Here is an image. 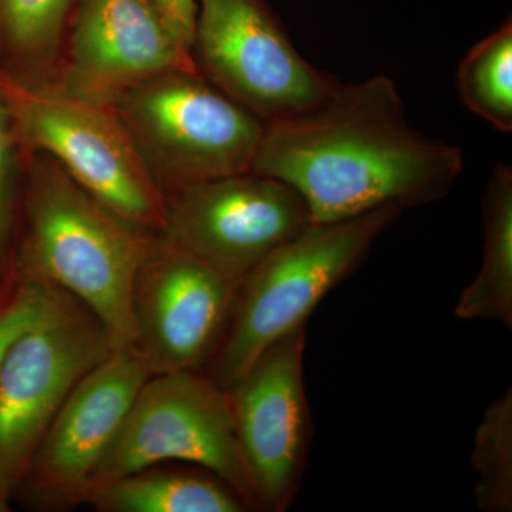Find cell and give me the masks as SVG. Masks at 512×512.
Returning a JSON list of instances; mask_svg holds the SVG:
<instances>
[{"instance_id":"1","label":"cell","mask_w":512,"mask_h":512,"mask_svg":"<svg viewBox=\"0 0 512 512\" xmlns=\"http://www.w3.org/2000/svg\"><path fill=\"white\" fill-rule=\"evenodd\" d=\"M301 195L312 222L349 220L446 197L464 170L460 148L409 123L392 79L343 83L318 109L265 124L252 165Z\"/></svg>"},{"instance_id":"2","label":"cell","mask_w":512,"mask_h":512,"mask_svg":"<svg viewBox=\"0 0 512 512\" xmlns=\"http://www.w3.org/2000/svg\"><path fill=\"white\" fill-rule=\"evenodd\" d=\"M25 158L18 276L70 293L116 348L134 345L131 289L156 232L111 211L46 154Z\"/></svg>"},{"instance_id":"3","label":"cell","mask_w":512,"mask_h":512,"mask_svg":"<svg viewBox=\"0 0 512 512\" xmlns=\"http://www.w3.org/2000/svg\"><path fill=\"white\" fill-rule=\"evenodd\" d=\"M402 212L384 207L349 220L312 222L266 256L242 278L227 328L202 372L229 389L265 350L306 325Z\"/></svg>"},{"instance_id":"4","label":"cell","mask_w":512,"mask_h":512,"mask_svg":"<svg viewBox=\"0 0 512 512\" xmlns=\"http://www.w3.org/2000/svg\"><path fill=\"white\" fill-rule=\"evenodd\" d=\"M165 197L252 170L265 124L195 67L141 83L113 104Z\"/></svg>"},{"instance_id":"5","label":"cell","mask_w":512,"mask_h":512,"mask_svg":"<svg viewBox=\"0 0 512 512\" xmlns=\"http://www.w3.org/2000/svg\"><path fill=\"white\" fill-rule=\"evenodd\" d=\"M0 89L23 150L53 158L124 220L160 231L165 195L114 107L25 86L2 70Z\"/></svg>"},{"instance_id":"6","label":"cell","mask_w":512,"mask_h":512,"mask_svg":"<svg viewBox=\"0 0 512 512\" xmlns=\"http://www.w3.org/2000/svg\"><path fill=\"white\" fill-rule=\"evenodd\" d=\"M114 349L89 308L47 284L45 308L10 346L0 372V478L13 495L60 407Z\"/></svg>"},{"instance_id":"7","label":"cell","mask_w":512,"mask_h":512,"mask_svg":"<svg viewBox=\"0 0 512 512\" xmlns=\"http://www.w3.org/2000/svg\"><path fill=\"white\" fill-rule=\"evenodd\" d=\"M191 57L264 124L318 109L342 84L298 52L266 0H197Z\"/></svg>"},{"instance_id":"8","label":"cell","mask_w":512,"mask_h":512,"mask_svg":"<svg viewBox=\"0 0 512 512\" xmlns=\"http://www.w3.org/2000/svg\"><path fill=\"white\" fill-rule=\"evenodd\" d=\"M167 461L204 468L228 484L248 507H256L231 394L202 370L148 377L101 460L93 491Z\"/></svg>"},{"instance_id":"9","label":"cell","mask_w":512,"mask_h":512,"mask_svg":"<svg viewBox=\"0 0 512 512\" xmlns=\"http://www.w3.org/2000/svg\"><path fill=\"white\" fill-rule=\"evenodd\" d=\"M311 224V212L291 185L249 170L167 195L157 234L242 281Z\"/></svg>"},{"instance_id":"10","label":"cell","mask_w":512,"mask_h":512,"mask_svg":"<svg viewBox=\"0 0 512 512\" xmlns=\"http://www.w3.org/2000/svg\"><path fill=\"white\" fill-rule=\"evenodd\" d=\"M150 376L134 345L94 366L47 427L15 495L43 510L89 503L101 460Z\"/></svg>"},{"instance_id":"11","label":"cell","mask_w":512,"mask_h":512,"mask_svg":"<svg viewBox=\"0 0 512 512\" xmlns=\"http://www.w3.org/2000/svg\"><path fill=\"white\" fill-rule=\"evenodd\" d=\"M239 284L156 234L131 289L134 346L151 375L204 369L227 328Z\"/></svg>"},{"instance_id":"12","label":"cell","mask_w":512,"mask_h":512,"mask_svg":"<svg viewBox=\"0 0 512 512\" xmlns=\"http://www.w3.org/2000/svg\"><path fill=\"white\" fill-rule=\"evenodd\" d=\"M306 325L279 339L229 387L256 507L284 511L298 494L311 443L303 379Z\"/></svg>"},{"instance_id":"13","label":"cell","mask_w":512,"mask_h":512,"mask_svg":"<svg viewBox=\"0 0 512 512\" xmlns=\"http://www.w3.org/2000/svg\"><path fill=\"white\" fill-rule=\"evenodd\" d=\"M195 67L153 0H79L50 89L113 106L171 70Z\"/></svg>"},{"instance_id":"14","label":"cell","mask_w":512,"mask_h":512,"mask_svg":"<svg viewBox=\"0 0 512 512\" xmlns=\"http://www.w3.org/2000/svg\"><path fill=\"white\" fill-rule=\"evenodd\" d=\"M484 244L480 271L461 292L454 315L512 328V168L497 164L485 187Z\"/></svg>"},{"instance_id":"15","label":"cell","mask_w":512,"mask_h":512,"mask_svg":"<svg viewBox=\"0 0 512 512\" xmlns=\"http://www.w3.org/2000/svg\"><path fill=\"white\" fill-rule=\"evenodd\" d=\"M79 0H0V70L25 86L50 89Z\"/></svg>"},{"instance_id":"16","label":"cell","mask_w":512,"mask_h":512,"mask_svg":"<svg viewBox=\"0 0 512 512\" xmlns=\"http://www.w3.org/2000/svg\"><path fill=\"white\" fill-rule=\"evenodd\" d=\"M101 512H242L248 505L228 484L207 474L137 471L96 488L89 503Z\"/></svg>"},{"instance_id":"17","label":"cell","mask_w":512,"mask_h":512,"mask_svg":"<svg viewBox=\"0 0 512 512\" xmlns=\"http://www.w3.org/2000/svg\"><path fill=\"white\" fill-rule=\"evenodd\" d=\"M460 100L500 133L512 131V19L476 43L457 70Z\"/></svg>"},{"instance_id":"18","label":"cell","mask_w":512,"mask_h":512,"mask_svg":"<svg viewBox=\"0 0 512 512\" xmlns=\"http://www.w3.org/2000/svg\"><path fill=\"white\" fill-rule=\"evenodd\" d=\"M471 466L477 471L474 498L485 512L512 510V392L488 404L476 437Z\"/></svg>"},{"instance_id":"19","label":"cell","mask_w":512,"mask_h":512,"mask_svg":"<svg viewBox=\"0 0 512 512\" xmlns=\"http://www.w3.org/2000/svg\"><path fill=\"white\" fill-rule=\"evenodd\" d=\"M25 150L0 89V303L19 282L18 245L25 183Z\"/></svg>"},{"instance_id":"20","label":"cell","mask_w":512,"mask_h":512,"mask_svg":"<svg viewBox=\"0 0 512 512\" xmlns=\"http://www.w3.org/2000/svg\"><path fill=\"white\" fill-rule=\"evenodd\" d=\"M46 298V282L19 275L15 291L0 303V372L10 346L39 318Z\"/></svg>"},{"instance_id":"21","label":"cell","mask_w":512,"mask_h":512,"mask_svg":"<svg viewBox=\"0 0 512 512\" xmlns=\"http://www.w3.org/2000/svg\"><path fill=\"white\" fill-rule=\"evenodd\" d=\"M181 43L191 53L192 35L197 18V0H153Z\"/></svg>"},{"instance_id":"22","label":"cell","mask_w":512,"mask_h":512,"mask_svg":"<svg viewBox=\"0 0 512 512\" xmlns=\"http://www.w3.org/2000/svg\"><path fill=\"white\" fill-rule=\"evenodd\" d=\"M12 491L9 490L8 485L3 483L0 478V512H9L12 510Z\"/></svg>"}]
</instances>
